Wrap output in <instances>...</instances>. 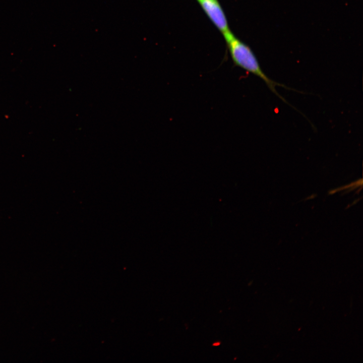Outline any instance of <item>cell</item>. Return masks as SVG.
<instances>
[{
    "label": "cell",
    "mask_w": 363,
    "mask_h": 363,
    "mask_svg": "<svg viewBox=\"0 0 363 363\" xmlns=\"http://www.w3.org/2000/svg\"><path fill=\"white\" fill-rule=\"evenodd\" d=\"M210 20L223 34L230 31L225 14L217 0H197Z\"/></svg>",
    "instance_id": "2"
},
{
    "label": "cell",
    "mask_w": 363,
    "mask_h": 363,
    "mask_svg": "<svg viewBox=\"0 0 363 363\" xmlns=\"http://www.w3.org/2000/svg\"><path fill=\"white\" fill-rule=\"evenodd\" d=\"M225 39L231 58L235 66H237L247 72L251 73L262 79L269 89L285 103L290 105L285 98L279 94L276 87L279 86L289 90L302 93L287 86L277 82L269 78L263 72L259 63L251 48L243 42L237 39L230 31L223 35Z\"/></svg>",
    "instance_id": "1"
},
{
    "label": "cell",
    "mask_w": 363,
    "mask_h": 363,
    "mask_svg": "<svg viewBox=\"0 0 363 363\" xmlns=\"http://www.w3.org/2000/svg\"><path fill=\"white\" fill-rule=\"evenodd\" d=\"M219 344V342H216V343L213 344V345H214V346H215V345H218Z\"/></svg>",
    "instance_id": "3"
}]
</instances>
